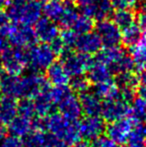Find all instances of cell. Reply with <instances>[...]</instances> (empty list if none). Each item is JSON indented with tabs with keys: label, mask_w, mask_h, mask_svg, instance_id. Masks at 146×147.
Listing matches in <instances>:
<instances>
[{
	"label": "cell",
	"mask_w": 146,
	"mask_h": 147,
	"mask_svg": "<svg viewBox=\"0 0 146 147\" xmlns=\"http://www.w3.org/2000/svg\"><path fill=\"white\" fill-rule=\"evenodd\" d=\"M93 19L84 15V14H79L70 29H72L77 35H81L84 33L90 32L93 29Z\"/></svg>",
	"instance_id": "31"
},
{
	"label": "cell",
	"mask_w": 146,
	"mask_h": 147,
	"mask_svg": "<svg viewBox=\"0 0 146 147\" xmlns=\"http://www.w3.org/2000/svg\"><path fill=\"white\" fill-rule=\"evenodd\" d=\"M6 6L8 19L16 24L32 26L43 13V6L38 0H9Z\"/></svg>",
	"instance_id": "2"
},
{
	"label": "cell",
	"mask_w": 146,
	"mask_h": 147,
	"mask_svg": "<svg viewBox=\"0 0 146 147\" xmlns=\"http://www.w3.org/2000/svg\"><path fill=\"white\" fill-rule=\"evenodd\" d=\"M141 36H142L141 29L134 22L133 24L122 29V32H121V42L126 47L133 48V47H135L136 45H138L140 43Z\"/></svg>",
	"instance_id": "25"
},
{
	"label": "cell",
	"mask_w": 146,
	"mask_h": 147,
	"mask_svg": "<svg viewBox=\"0 0 146 147\" xmlns=\"http://www.w3.org/2000/svg\"><path fill=\"white\" fill-rule=\"evenodd\" d=\"M65 8V3L60 0H48L43 6V13L45 17L54 22H58Z\"/></svg>",
	"instance_id": "27"
},
{
	"label": "cell",
	"mask_w": 146,
	"mask_h": 147,
	"mask_svg": "<svg viewBox=\"0 0 146 147\" xmlns=\"http://www.w3.org/2000/svg\"><path fill=\"white\" fill-rule=\"evenodd\" d=\"M143 4H144V6L146 7V0H144V2H143Z\"/></svg>",
	"instance_id": "54"
},
{
	"label": "cell",
	"mask_w": 146,
	"mask_h": 147,
	"mask_svg": "<svg viewBox=\"0 0 146 147\" xmlns=\"http://www.w3.org/2000/svg\"><path fill=\"white\" fill-rule=\"evenodd\" d=\"M114 82L118 89L123 88H132L135 89L138 86V79L137 75L131 72H121L117 73L116 78L114 79Z\"/></svg>",
	"instance_id": "30"
},
{
	"label": "cell",
	"mask_w": 146,
	"mask_h": 147,
	"mask_svg": "<svg viewBox=\"0 0 146 147\" xmlns=\"http://www.w3.org/2000/svg\"><path fill=\"white\" fill-rule=\"evenodd\" d=\"M79 102L81 105L82 113L86 116H99L101 113V98L93 92H84L79 95Z\"/></svg>",
	"instance_id": "17"
},
{
	"label": "cell",
	"mask_w": 146,
	"mask_h": 147,
	"mask_svg": "<svg viewBox=\"0 0 146 147\" xmlns=\"http://www.w3.org/2000/svg\"><path fill=\"white\" fill-rule=\"evenodd\" d=\"M134 62V66L138 70H146V46L140 44L136 45L132 48L131 55Z\"/></svg>",
	"instance_id": "34"
},
{
	"label": "cell",
	"mask_w": 146,
	"mask_h": 147,
	"mask_svg": "<svg viewBox=\"0 0 146 147\" xmlns=\"http://www.w3.org/2000/svg\"><path fill=\"white\" fill-rule=\"evenodd\" d=\"M0 64L5 73L19 75L28 64L27 51L18 47L6 49L1 54Z\"/></svg>",
	"instance_id": "4"
},
{
	"label": "cell",
	"mask_w": 146,
	"mask_h": 147,
	"mask_svg": "<svg viewBox=\"0 0 146 147\" xmlns=\"http://www.w3.org/2000/svg\"><path fill=\"white\" fill-rule=\"evenodd\" d=\"M135 68L134 62L130 55H127L125 53L116 63L113 66H111L110 69L112 73H121V72H131Z\"/></svg>",
	"instance_id": "36"
},
{
	"label": "cell",
	"mask_w": 146,
	"mask_h": 147,
	"mask_svg": "<svg viewBox=\"0 0 146 147\" xmlns=\"http://www.w3.org/2000/svg\"><path fill=\"white\" fill-rule=\"evenodd\" d=\"M8 1H9V0H0V9H1L2 7H4V6L7 5Z\"/></svg>",
	"instance_id": "53"
},
{
	"label": "cell",
	"mask_w": 146,
	"mask_h": 147,
	"mask_svg": "<svg viewBox=\"0 0 146 147\" xmlns=\"http://www.w3.org/2000/svg\"><path fill=\"white\" fill-rule=\"evenodd\" d=\"M17 113L23 117L33 119L35 116V108L34 103L31 98H22L17 102Z\"/></svg>",
	"instance_id": "35"
},
{
	"label": "cell",
	"mask_w": 146,
	"mask_h": 147,
	"mask_svg": "<svg viewBox=\"0 0 146 147\" xmlns=\"http://www.w3.org/2000/svg\"><path fill=\"white\" fill-rule=\"evenodd\" d=\"M137 93H138V97L146 101V84L137 86Z\"/></svg>",
	"instance_id": "46"
},
{
	"label": "cell",
	"mask_w": 146,
	"mask_h": 147,
	"mask_svg": "<svg viewBox=\"0 0 146 147\" xmlns=\"http://www.w3.org/2000/svg\"><path fill=\"white\" fill-rule=\"evenodd\" d=\"M55 53L47 43L35 44L27 51L28 65L33 71L46 70L53 62H55Z\"/></svg>",
	"instance_id": "5"
},
{
	"label": "cell",
	"mask_w": 146,
	"mask_h": 147,
	"mask_svg": "<svg viewBox=\"0 0 146 147\" xmlns=\"http://www.w3.org/2000/svg\"><path fill=\"white\" fill-rule=\"evenodd\" d=\"M69 87L73 93H78V94H82L84 92H87L90 88V81L88 80L87 76L82 74V75H77L71 77L69 79Z\"/></svg>",
	"instance_id": "33"
},
{
	"label": "cell",
	"mask_w": 146,
	"mask_h": 147,
	"mask_svg": "<svg viewBox=\"0 0 146 147\" xmlns=\"http://www.w3.org/2000/svg\"><path fill=\"white\" fill-rule=\"evenodd\" d=\"M0 82H1V75H0Z\"/></svg>",
	"instance_id": "56"
},
{
	"label": "cell",
	"mask_w": 146,
	"mask_h": 147,
	"mask_svg": "<svg viewBox=\"0 0 146 147\" xmlns=\"http://www.w3.org/2000/svg\"><path fill=\"white\" fill-rule=\"evenodd\" d=\"M72 147H90L89 143L86 140H79L77 143H75Z\"/></svg>",
	"instance_id": "49"
},
{
	"label": "cell",
	"mask_w": 146,
	"mask_h": 147,
	"mask_svg": "<svg viewBox=\"0 0 146 147\" xmlns=\"http://www.w3.org/2000/svg\"><path fill=\"white\" fill-rule=\"evenodd\" d=\"M58 37L61 39V41L64 43L66 48L69 49V48H71V47L75 46L78 35L76 34L72 29H70V28H64V29L61 31V33H59Z\"/></svg>",
	"instance_id": "39"
},
{
	"label": "cell",
	"mask_w": 146,
	"mask_h": 147,
	"mask_svg": "<svg viewBox=\"0 0 146 147\" xmlns=\"http://www.w3.org/2000/svg\"><path fill=\"white\" fill-rule=\"evenodd\" d=\"M93 93L97 95L99 98H111L118 94V87L115 84L114 80L110 79L107 81L101 82L94 85Z\"/></svg>",
	"instance_id": "28"
},
{
	"label": "cell",
	"mask_w": 146,
	"mask_h": 147,
	"mask_svg": "<svg viewBox=\"0 0 146 147\" xmlns=\"http://www.w3.org/2000/svg\"><path fill=\"white\" fill-rule=\"evenodd\" d=\"M6 132H7V131H6L5 126H4L2 123H0V142H1V140L5 137Z\"/></svg>",
	"instance_id": "50"
},
{
	"label": "cell",
	"mask_w": 146,
	"mask_h": 147,
	"mask_svg": "<svg viewBox=\"0 0 146 147\" xmlns=\"http://www.w3.org/2000/svg\"><path fill=\"white\" fill-rule=\"evenodd\" d=\"M78 15L79 13L77 11V8L72 3L68 2V3H65L64 11L58 22L63 28H71Z\"/></svg>",
	"instance_id": "32"
},
{
	"label": "cell",
	"mask_w": 146,
	"mask_h": 147,
	"mask_svg": "<svg viewBox=\"0 0 146 147\" xmlns=\"http://www.w3.org/2000/svg\"><path fill=\"white\" fill-rule=\"evenodd\" d=\"M50 87V83L46 77L39 74L37 71H32L20 78L19 97L21 98H34L41 91Z\"/></svg>",
	"instance_id": "6"
},
{
	"label": "cell",
	"mask_w": 146,
	"mask_h": 147,
	"mask_svg": "<svg viewBox=\"0 0 146 147\" xmlns=\"http://www.w3.org/2000/svg\"><path fill=\"white\" fill-rule=\"evenodd\" d=\"M0 147H23V142L15 136H5L0 142Z\"/></svg>",
	"instance_id": "42"
},
{
	"label": "cell",
	"mask_w": 146,
	"mask_h": 147,
	"mask_svg": "<svg viewBox=\"0 0 146 147\" xmlns=\"http://www.w3.org/2000/svg\"><path fill=\"white\" fill-rule=\"evenodd\" d=\"M82 14L91 19L101 21L111 14L112 5L110 0H78Z\"/></svg>",
	"instance_id": "9"
},
{
	"label": "cell",
	"mask_w": 146,
	"mask_h": 147,
	"mask_svg": "<svg viewBox=\"0 0 146 147\" xmlns=\"http://www.w3.org/2000/svg\"><path fill=\"white\" fill-rule=\"evenodd\" d=\"M124 54L125 52L119 46L105 47L104 49H100L96 53L95 60L105 64V65H107L110 68L111 66L114 65Z\"/></svg>",
	"instance_id": "23"
},
{
	"label": "cell",
	"mask_w": 146,
	"mask_h": 147,
	"mask_svg": "<svg viewBox=\"0 0 146 147\" xmlns=\"http://www.w3.org/2000/svg\"><path fill=\"white\" fill-rule=\"evenodd\" d=\"M134 123L130 118H122L110 122L105 131L107 136L116 144H124L128 141V138L132 131Z\"/></svg>",
	"instance_id": "12"
},
{
	"label": "cell",
	"mask_w": 146,
	"mask_h": 147,
	"mask_svg": "<svg viewBox=\"0 0 146 147\" xmlns=\"http://www.w3.org/2000/svg\"><path fill=\"white\" fill-rule=\"evenodd\" d=\"M136 24L141 30H146V10H142L138 13V15L135 17Z\"/></svg>",
	"instance_id": "44"
},
{
	"label": "cell",
	"mask_w": 146,
	"mask_h": 147,
	"mask_svg": "<svg viewBox=\"0 0 146 147\" xmlns=\"http://www.w3.org/2000/svg\"><path fill=\"white\" fill-rule=\"evenodd\" d=\"M75 47L78 52L84 53L87 55L96 54L101 49L102 43L97 33L87 32L84 34L78 35L77 40L75 43Z\"/></svg>",
	"instance_id": "14"
},
{
	"label": "cell",
	"mask_w": 146,
	"mask_h": 147,
	"mask_svg": "<svg viewBox=\"0 0 146 147\" xmlns=\"http://www.w3.org/2000/svg\"><path fill=\"white\" fill-rule=\"evenodd\" d=\"M45 77H46L47 81L50 83V85L52 84L54 86L67 85L69 79H70L61 62H53L46 69Z\"/></svg>",
	"instance_id": "20"
},
{
	"label": "cell",
	"mask_w": 146,
	"mask_h": 147,
	"mask_svg": "<svg viewBox=\"0 0 146 147\" xmlns=\"http://www.w3.org/2000/svg\"><path fill=\"white\" fill-rule=\"evenodd\" d=\"M129 116L134 124L146 121V101L140 97H135L129 105Z\"/></svg>",
	"instance_id": "26"
},
{
	"label": "cell",
	"mask_w": 146,
	"mask_h": 147,
	"mask_svg": "<svg viewBox=\"0 0 146 147\" xmlns=\"http://www.w3.org/2000/svg\"><path fill=\"white\" fill-rule=\"evenodd\" d=\"M128 147H146L143 142H129Z\"/></svg>",
	"instance_id": "51"
},
{
	"label": "cell",
	"mask_w": 146,
	"mask_h": 147,
	"mask_svg": "<svg viewBox=\"0 0 146 147\" xmlns=\"http://www.w3.org/2000/svg\"><path fill=\"white\" fill-rule=\"evenodd\" d=\"M92 61L93 59L90 55L81 52H71L70 50H67L61 55V63L69 77L84 74Z\"/></svg>",
	"instance_id": "7"
},
{
	"label": "cell",
	"mask_w": 146,
	"mask_h": 147,
	"mask_svg": "<svg viewBox=\"0 0 146 147\" xmlns=\"http://www.w3.org/2000/svg\"><path fill=\"white\" fill-rule=\"evenodd\" d=\"M140 44H142V45H144V46H146V30H144L142 36H141Z\"/></svg>",
	"instance_id": "52"
},
{
	"label": "cell",
	"mask_w": 146,
	"mask_h": 147,
	"mask_svg": "<svg viewBox=\"0 0 146 147\" xmlns=\"http://www.w3.org/2000/svg\"><path fill=\"white\" fill-rule=\"evenodd\" d=\"M110 2L116 9H132L139 3V0H110Z\"/></svg>",
	"instance_id": "41"
},
{
	"label": "cell",
	"mask_w": 146,
	"mask_h": 147,
	"mask_svg": "<svg viewBox=\"0 0 146 147\" xmlns=\"http://www.w3.org/2000/svg\"><path fill=\"white\" fill-rule=\"evenodd\" d=\"M6 37L10 44L14 47L18 48H30L33 45H35L37 38L34 29L31 26L22 25V24H6L3 28L0 29Z\"/></svg>",
	"instance_id": "3"
},
{
	"label": "cell",
	"mask_w": 146,
	"mask_h": 147,
	"mask_svg": "<svg viewBox=\"0 0 146 147\" xmlns=\"http://www.w3.org/2000/svg\"><path fill=\"white\" fill-rule=\"evenodd\" d=\"M39 1H48V0H39Z\"/></svg>",
	"instance_id": "55"
},
{
	"label": "cell",
	"mask_w": 146,
	"mask_h": 147,
	"mask_svg": "<svg viewBox=\"0 0 146 147\" xmlns=\"http://www.w3.org/2000/svg\"><path fill=\"white\" fill-rule=\"evenodd\" d=\"M7 125V131L10 133V135L17 138H23L27 136L33 128L31 119L21 115H16Z\"/></svg>",
	"instance_id": "19"
},
{
	"label": "cell",
	"mask_w": 146,
	"mask_h": 147,
	"mask_svg": "<svg viewBox=\"0 0 146 147\" xmlns=\"http://www.w3.org/2000/svg\"><path fill=\"white\" fill-rule=\"evenodd\" d=\"M34 25H35L34 32H35L36 38L41 43L49 44L59 36L58 26L49 18L41 17Z\"/></svg>",
	"instance_id": "13"
},
{
	"label": "cell",
	"mask_w": 146,
	"mask_h": 147,
	"mask_svg": "<svg viewBox=\"0 0 146 147\" xmlns=\"http://www.w3.org/2000/svg\"><path fill=\"white\" fill-rule=\"evenodd\" d=\"M69 1H74V0H69Z\"/></svg>",
	"instance_id": "58"
},
{
	"label": "cell",
	"mask_w": 146,
	"mask_h": 147,
	"mask_svg": "<svg viewBox=\"0 0 146 147\" xmlns=\"http://www.w3.org/2000/svg\"><path fill=\"white\" fill-rule=\"evenodd\" d=\"M145 146H146V139H145Z\"/></svg>",
	"instance_id": "57"
},
{
	"label": "cell",
	"mask_w": 146,
	"mask_h": 147,
	"mask_svg": "<svg viewBox=\"0 0 146 147\" xmlns=\"http://www.w3.org/2000/svg\"><path fill=\"white\" fill-rule=\"evenodd\" d=\"M24 144L26 147H54L56 138L44 129H33L25 136Z\"/></svg>",
	"instance_id": "16"
},
{
	"label": "cell",
	"mask_w": 146,
	"mask_h": 147,
	"mask_svg": "<svg viewBox=\"0 0 146 147\" xmlns=\"http://www.w3.org/2000/svg\"><path fill=\"white\" fill-rule=\"evenodd\" d=\"M86 73H87L86 76L90 83L94 84V85L112 79V71L110 68L107 65L96 61V60L92 61Z\"/></svg>",
	"instance_id": "18"
},
{
	"label": "cell",
	"mask_w": 146,
	"mask_h": 147,
	"mask_svg": "<svg viewBox=\"0 0 146 147\" xmlns=\"http://www.w3.org/2000/svg\"><path fill=\"white\" fill-rule=\"evenodd\" d=\"M59 113L66 119L71 121H77L82 114L81 105L79 98L75 94L71 93L58 103Z\"/></svg>",
	"instance_id": "15"
},
{
	"label": "cell",
	"mask_w": 146,
	"mask_h": 147,
	"mask_svg": "<svg viewBox=\"0 0 146 147\" xmlns=\"http://www.w3.org/2000/svg\"><path fill=\"white\" fill-rule=\"evenodd\" d=\"M112 21L120 29L127 27L135 22V14L132 9H116L113 13Z\"/></svg>",
	"instance_id": "29"
},
{
	"label": "cell",
	"mask_w": 146,
	"mask_h": 147,
	"mask_svg": "<svg viewBox=\"0 0 146 147\" xmlns=\"http://www.w3.org/2000/svg\"><path fill=\"white\" fill-rule=\"evenodd\" d=\"M7 20H8V17H7L6 12H4L3 10L0 9V29L3 28L4 26L7 24Z\"/></svg>",
	"instance_id": "47"
},
{
	"label": "cell",
	"mask_w": 146,
	"mask_h": 147,
	"mask_svg": "<svg viewBox=\"0 0 146 147\" xmlns=\"http://www.w3.org/2000/svg\"><path fill=\"white\" fill-rule=\"evenodd\" d=\"M129 105L130 104L123 101L117 94L116 96L104 99V101H102L100 114L102 115L104 121L106 120L108 122H112L115 120L122 119V118L128 116Z\"/></svg>",
	"instance_id": "8"
},
{
	"label": "cell",
	"mask_w": 146,
	"mask_h": 147,
	"mask_svg": "<svg viewBox=\"0 0 146 147\" xmlns=\"http://www.w3.org/2000/svg\"><path fill=\"white\" fill-rule=\"evenodd\" d=\"M137 79H138V85L146 84V70H141L140 73L137 75Z\"/></svg>",
	"instance_id": "48"
},
{
	"label": "cell",
	"mask_w": 146,
	"mask_h": 147,
	"mask_svg": "<svg viewBox=\"0 0 146 147\" xmlns=\"http://www.w3.org/2000/svg\"><path fill=\"white\" fill-rule=\"evenodd\" d=\"M71 93L73 92L71 91L70 87L67 85L54 86V87H51L49 90V94H50V97L54 104H58L61 100H63L65 97L68 96Z\"/></svg>",
	"instance_id": "37"
},
{
	"label": "cell",
	"mask_w": 146,
	"mask_h": 147,
	"mask_svg": "<svg viewBox=\"0 0 146 147\" xmlns=\"http://www.w3.org/2000/svg\"><path fill=\"white\" fill-rule=\"evenodd\" d=\"M19 81L20 78L18 75L5 73L1 76L0 82V90L4 93L5 96H10L17 98L19 97Z\"/></svg>",
	"instance_id": "24"
},
{
	"label": "cell",
	"mask_w": 146,
	"mask_h": 147,
	"mask_svg": "<svg viewBox=\"0 0 146 147\" xmlns=\"http://www.w3.org/2000/svg\"><path fill=\"white\" fill-rule=\"evenodd\" d=\"M51 49L53 50V52L55 53V55H62L65 51H67L68 49L66 48V46L64 45V43L61 41V39L59 37H57L56 39L52 41L51 43H49Z\"/></svg>",
	"instance_id": "43"
},
{
	"label": "cell",
	"mask_w": 146,
	"mask_h": 147,
	"mask_svg": "<svg viewBox=\"0 0 146 147\" xmlns=\"http://www.w3.org/2000/svg\"><path fill=\"white\" fill-rule=\"evenodd\" d=\"M17 115V101L14 97L4 96L0 99V123L7 125Z\"/></svg>",
	"instance_id": "22"
},
{
	"label": "cell",
	"mask_w": 146,
	"mask_h": 147,
	"mask_svg": "<svg viewBox=\"0 0 146 147\" xmlns=\"http://www.w3.org/2000/svg\"><path fill=\"white\" fill-rule=\"evenodd\" d=\"M146 139V123L140 122V123L134 124L132 131L128 138V142H143Z\"/></svg>",
	"instance_id": "38"
},
{
	"label": "cell",
	"mask_w": 146,
	"mask_h": 147,
	"mask_svg": "<svg viewBox=\"0 0 146 147\" xmlns=\"http://www.w3.org/2000/svg\"><path fill=\"white\" fill-rule=\"evenodd\" d=\"M51 86L45 90L41 91L39 94H37L34 97V108H35V113L40 117H46L47 115L51 114L53 110V103L52 99L49 94Z\"/></svg>",
	"instance_id": "21"
},
{
	"label": "cell",
	"mask_w": 146,
	"mask_h": 147,
	"mask_svg": "<svg viewBox=\"0 0 146 147\" xmlns=\"http://www.w3.org/2000/svg\"><path fill=\"white\" fill-rule=\"evenodd\" d=\"M44 130L51 133L55 138L72 147L81 140L78 128V121H71L60 113H51L42 119Z\"/></svg>",
	"instance_id": "1"
},
{
	"label": "cell",
	"mask_w": 146,
	"mask_h": 147,
	"mask_svg": "<svg viewBox=\"0 0 146 147\" xmlns=\"http://www.w3.org/2000/svg\"><path fill=\"white\" fill-rule=\"evenodd\" d=\"M90 147H118V146L107 135H103L102 134L99 137L92 140V143Z\"/></svg>",
	"instance_id": "40"
},
{
	"label": "cell",
	"mask_w": 146,
	"mask_h": 147,
	"mask_svg": "<svg viewBox=\"0 0 146 147\" xmlns=\"http://www.w3.org/2000/svg\"><path fill=\"white\" fill-rule=\"evenodd\" d=\"M9 44L10 43L8 41L7 37L2 32H0V54H2L6 49L9 48Z\"/></svg>",
	"instance_id": "45"
},
{
	"label": "cell",
	"mask_w": 146,
	"mask_h": 147,
	"mask_svg": "<svg viewBox=\"0 0 146 147\" xmlns=\"http://www.w3.org/2000/svg\"><path fill=\"white\" fill-rule=\"evenodd\" d=\"M0 99H1V97H0Z\"/></svg>",
	"instance_id": "59"
},
{
	"label": "cell",
	"mask_w": 146,
	"mask_h": 147,
	"mask_svg": "<svg viewBox=\"0 0 146 147\" xmlns=\"http://www.w3.org/2000/svg\"><path fill=\"white\" fill-rule=\"evenodd\" d=\"M78 128L81 138L86 141H90L102 135L106 126L103 118L99 116H86L78 122Z\"/></svg>",
	"instance_id": "11"
},
{
	"label": "cell",
	"mask_w": 146,
	"mask_h": 147,
	"mask_svg": "<svg viewBox=\"0 0 146 147\" xmlns=\"http://www.w3.org/2000/svg\"><path fill=\"white\" fill-rule=\"evenodd\" d=\"M96 33L105 47L119 46L121 43L120 28L112 20L103 19L96 25Z\"/></svg>",
	"instance_id": "10"
}]
</instances>
